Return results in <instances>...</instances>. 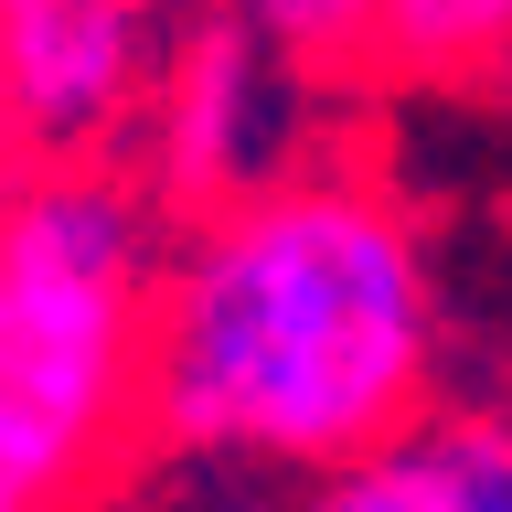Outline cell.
I'll list each match as a JSON object with an SVG mask.
<instances>
[{
  "label": "cell",
  "mask_w": 512,
  "mask_h": 512,
  "mask_svg": "<svg viewBox=\"0 0 512 512\" xmlns=\"http://www.w3.org/2000/svg\"><path fill=\"white\" fill-rule=\"evenodd\" d=\"M438 395L427 235L374 171L310 160L288 182L171 224L139 342V427L182 459L352 470Z\"/></svg>",
  "instance_id": "6da1fadb"
},
{
  "label": "cell",
  "mask_w": 512,
  "mask_h": 512,
  "mask_svg": "<svg viewBox=\"0 0 512 512\" xmlns=\"http://www.w3.org/2000/svg\"><path fill=\"white\" fill-rule=\"evenodd\" d=\"M171 214L128 171H22L0 203V491L75 502L139 416Z\"/></svg>",
  "instance_id": "7a4b0ae2"
},
{
  "label": "cell",
  "mask_w": 512,
  "mask_h": 512,
  "mask_svg": "<svg viewBox=\"0 0 512 512\" xmlns=\"http://www.w3.org/2000/svg\"><path fill=\"white\" fill-rule=\"evenodd\" d=\"M299 139H310V64L267 32V11H192L160 43V86H150V118H139L128 182L171 224H192L310 171Z\"/></svg>",
  "instance_id": "3957f363"
},
{
  "label": "cell",
  "mask_w": 512,
  "mask_h": 512,
  "mask_svg": "<svg viewBox=\"0 0 512 512\" xmlns=\"http://www.w3.org/2000/svg\"><path fill=\"white\" fill-rule=\"evenodd\" d=\"M171 22L139 0H0V96L32 171H128Z\"/></svg>",
  "instance_id": "277c9868"
},
{
  "label": "cell",
  "mask_w": 512,
  "mask_h": 512,
  "mask_svg": "<svg viewBox=\"0 0 512 512\" xmlns=\"http://www.w3.org/2000/svg\"><path fill=\"white\" fill-rule=\"evenodd\" d=\"M299 512H512V416L427 406L406 438L331 470Z\"/></svg>",
  "instance_id": "5b68a950"
},
{
  "label": "cell",
  "mask_w": 512,
  "mask_h": 512,
  "mask_svg": "<svg viewBox=\"0 0 512 512\" xmlns=\"http://www.w3.org/2000/svg\"><path fill=\"white\" fill-rule=\"evenodd\" d=\"M352 54L470 86V75L512 64V0H352Z\"/></svg>",
  "instance_id": "8992f818"
},
{
  "label": "cell",
  "mask_w": 512,
  "mask_h": 512,
  "mask_svg": "<svg viewBox=\"0 0 512 512\" xmlns=\"http://www.w3.org/2000/svg\"><path fill=\"white\" fill-rule=\"evenodd\" d=\"M22 171H32V160H22V128H11V96H0V203L22 192Z\"/></svg>",
  "instance_id": "52a82bcc"
},
{
  "label": "cell",
  "mask_w": 512,
  "mask_h": 512,
  "mask_svg": "<svg viewBox=\"0 0 512 512\" xmlns=\"http://www.w3.org/2000/svg\"><path fill=\"white\" fill-rule=\"evenodd\" d=\"M0 512H32V502H11V491H0Z\"/></svg>",
  "instance_id": "ba28073f"
}]
</instances>
